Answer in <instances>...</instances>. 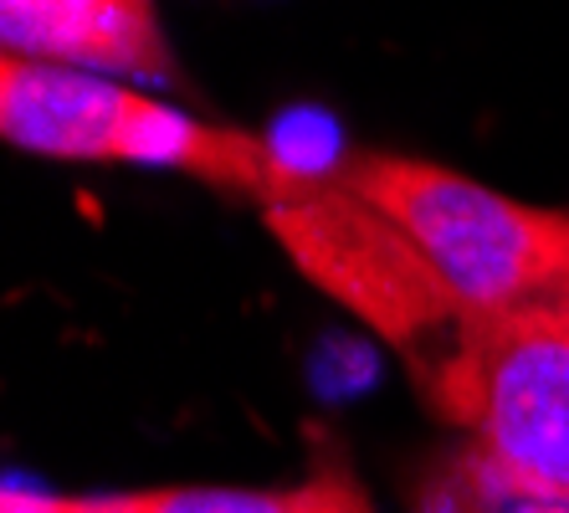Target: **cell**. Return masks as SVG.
<instances>
[{"label": "cell", "instance_id": "obj_1", "mask_svg": "<svg viewBox=\"0 0 569 513\" xmlns=\"http://www.w3.org/2000/svg\"><path fill=\"white\" fill-rule=\"evenodd\" d=\"M0 134L16 149L72 165H144L278 206L308 170L288 165L262 134L196 119L108 72L37 57H0Z\"/></svg>", "mask_w": 569, "mask_h": 513}, {"label": "cell", "instance_id": "obj_2", "mask_svg": "<svg viewBox=\"0 0 569 513\" xmlns=\"http://www.w3.org/2000/svg\"><path fill=\"white\" fill-rule=\"evenodd\" d=\"M421 375L431 406L472 436L492 493L569 503V303L467 314Z\"/></svg>", "mask_w": 569, "mask_h": 513}, {"label": "cell", "instance_id": "obj_3", "mask_svg": "<svg viewBox=\"0 0 569 513\" xmlns=\"http://www.w3.org/2000/svg\"><path fill=\"white\" fill-rule=\"evenodd\" d=\"M333 175L421 251L462 318L565 298L569 211L559 206H529L416 155H359Z\"/></svg>", "mask_w": 569, "mask_h": 513}, {"label": "cell", "instance_id": "obj_4", "mask_svg": "<svg viewBox=\"0 0 569 513\" xmlns=\"http://www.w3.org/2000/svg\"><path fill=\"white\" fill-rule=\"evenodd\" d=\"M267 226L313 288L339 298L396 349L421 359L462 324L457 298L426 267L421 251L333 170L303 175L292 196L267 206Z\"/></svg>", "mask_w": 569, "mask_h": 513}, {"label": "cell", "instance_id": "obj_5", "mask_svg": "<svg viewBox=\"0 0 569 513\" xmlns=\"http://www.w3.org/2000/svg\"><path fill=\"white\" fill-rule=\"evenodd\" d=\"M0 37L6 52L37 62L139 82L174 78L154 0H0Z\"/></svg>", "mask_w": 569, "mask_h": 513}, {"label": "cell", "instance_id": "obj_6", "mask_svg": "<svg viewBox=\"0 0 569 513\" xmlns=\"http://www.w3.org/2000/svg\"><path fill=\"white\" fill-rule=\"evenodd\" d=\"M6 513H375L349 467L329 462L267 487H123V493H27L6 487Z\"/></svg>", "mask_w": 569, "mask_h": 513}, {"label": "cell", "instance_id": "obj_7", "mask_svg": "<svg viewBox=\"0 0 569 513\" xmlns=\"http://www.w3.org/2000/svg\"><path fill=\"white\" fill-rule=\"evenodd\" d=\"M431 513H488V503H482V477H477V467H472V483H467V493H447V499H441V509H431Z\"/></svg>", "mask_w": 569, "mask_h": 513}, {"label": "cell", "instance_id": "obj_8", "mask_svg": "<svg viewBox=\"0 0 569 513\" xmlns=\"http://www.w3.org/2000/svg\"><path fill=\"white\" fill-rule=\"evenodd\" d=\"M508 513H569V503H549V499H513Z\"/></svg>", "mask_w": 569, "mask_h": 513}, {"label": "cell", "instance_id": "obj_9", "mask_svg": "<svg viewBox=\"0 0 569 513\" xmlns=\"http://www.w3.org/2000/svg\"><path fill=\"white\" fill-rule=\"evenodd\" d=\"M559 303H569V288H565V298H559Z\"/></svg>", "mask_w": 569, "mask_h": 513}]
</instances>
